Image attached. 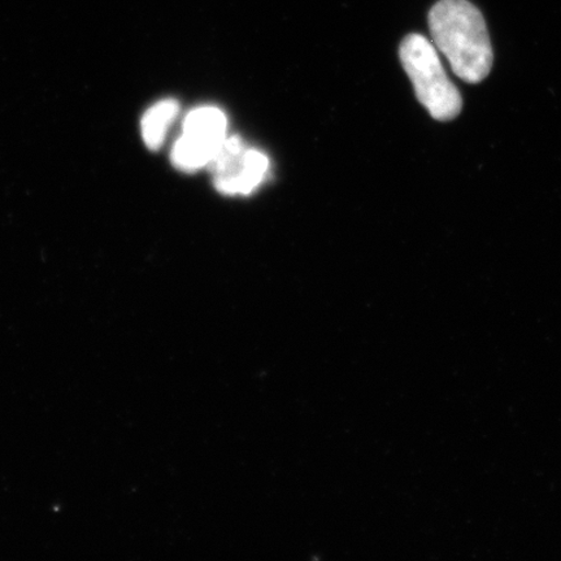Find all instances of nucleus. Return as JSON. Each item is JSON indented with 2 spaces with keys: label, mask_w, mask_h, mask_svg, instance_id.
<instances>
[{
  "label": "nucleus",
  "mask_w": 561,
  "mask_h": 561,
  "mask_svg": "<svg viewBox=\"0 0 561 561\" xmlns=\"http://www.w3.org/2000/svg\"><path fill=\"white\" fill-rule=\"evenodd\" d=\"M434 46L462 81L479 83L493 67L489 32L479 9L468 0H439L430 12Z\"/></svg>",
  "instance_id": "f257e3e1"
},
{
  "label": "nucleus",
  "mask_w": 561,
  "mask_h": 561,
  "mask_svg": "<svg viewBox=\"0 0 561 561\" xmlns=\"http://www.w3.org/2000/svg\"><path fill=\"white\" fill-rule=\"evenodd\" d=\"M182 135L171 152L172 164L185 173L209 165L226 140L228 121L216 107H201L188 112L182 124Z\"/></svg>",
  "instance_id": "7ed1b4c3"
},
{
  "label": "nucleus",
  "mask_w": 561,
  "mask_h": 561,
  "mask_svg": "<svg viewBox=\"0 0 561 561\" xmlns=\"http://www.w3.org/2000/svg\"><path fill=\"white\" fill-rule=\"evenodd\" d=\"M180 104L174 100H164L153 104L147 110L140 130L147 147L157 151L163 146L168 130H170L175 117L179 116Z\"/></svg>",
  "instance_id": "39448f33"
},
{
  "label": "nucleus",
  "mask_w": 561,
  "mask_h": 561,
  "mask_svg": "<svg viewBox=\"0 0 561 561\" xmlns=\"http://www.w3.org/2000/svg\"><path fill=\"white\" fill-rule=\"evenodd\" d=\"M402 66L415 88L417 100L438 122L460 115L462 100L442 66L437 47L421 34H410L399 48Z\"/></svg>",
  "instance_id": "f03ea898"
},
{
  "label": "nucleus",
  "mask_w": 561,
  "mask_h": 561,
  "mask_svg": "<svg viewBox=\"0 0 561 561\" xmlns=\"http://www.w3.org/2000/svg\"><path fill=\"white\" fill-rule=\"evenodd\" d=\"M208 168L217 192L250 195L265 180L270 159L261 151L248 149L241 137L231 136L224 140Z\"/></svg>",
  "instance_id": "20e7f679"
}]
</instances>
